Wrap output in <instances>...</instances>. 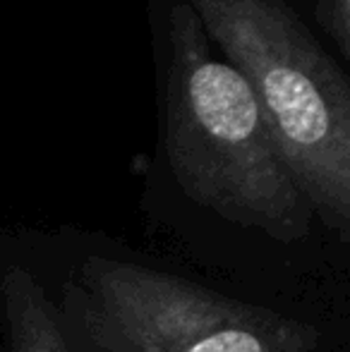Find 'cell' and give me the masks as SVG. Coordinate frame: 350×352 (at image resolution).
<instances>
[{
	"instance_id": "cell-1",
	"label": "cell",
	"mask_w": 350,
	"mask_h": 352,
	"mask_svg": "<svg viewBox=\"0 0 350 352\" xmlns=\"http://www.w3.org/2000/svg\"><path fill=\"white\" fill-rule=\"evenodd\" d=\"M166 156L190 199L281 242L307 235L312 209L281 163L257 98L209 48L195 10L168 14Z\"/></svg>"
},
{
	"instance_id": "cell-2",
	"label": "cell",
	"mask_w": 350,
	"mask_h": 352,
	"mask_svg": "<svg viewBox=\"0 0 350 352\" xmlns=\"http://www.w3.org/2000/svg\"><path fill=\"white\" fill-rule=\"evenodd\" d=\"M257 98L290 180L317 216L350 226V87L285 0H185Z\"/></svg>"
},
{
	"instance_id": "cell-3",
	"label": "cell",
	"mask_w": 350,
	"mask_h": 352,
	"mask_svg": "<svg viewBox=\"0 0 350 352\" xmlns=\"http://www.w3.org/2000/svg\"><path fill=\"white\" fill-rule=\"evenodd\" d=\"M85 321L101 352H314L319 331L146 266L89 259Z\"/></svg>"
},
{
	"instance_id": "cell-4",
	"label": "cell",
	"mask_w": 350,
	"mask_h": 352,
	"mask_svg": "<svg viewBox=\"0 0 350 352\" xmlns=\"http://www.w3.org/2000/svg\"><path fill=\"white\" fill-rule=\"evenodd\" d=\"M8 352H70L41 287L22 269L3 276Z\"/></svg>"
},
{
	"instance_id": "cell-5",
	"label": "cell",
	"mask_w": 350,
	"mask_h": 352,
	"mask_svg": "<svg viewBox=\"0 0 350 352\" xmlns=\"http://www.w3.org/2000/svg\"><path fill=\"white\" fill-rule=\"evenodd\" d=\"M314 12L338 51L350 56V0H314Z\"/></svg>"
}]
</instances>
